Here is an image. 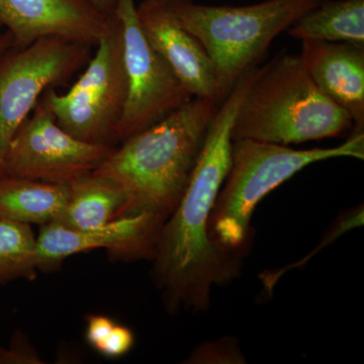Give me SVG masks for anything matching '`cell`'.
Segmentation results:
<instances>
[{"label":"cell","mask_w":364,"mask_h":364,"mask_svg":"<svg viewBox=\"0 0 364 364\" xmlns=\"http://www.w3.org/2000/svg\"><path fill=\"white\" fill-rule=\"evenodd\" d=\"M257 67L249 70L219 105L181 202L163 224L151 277L170 314L205 312L215 287L239 277L241 257L210 239V215L231 165L232 128Z\"/></svg>","instance_id":"cell-1"},{"label":"cell","mask_w":364,"mask_h":364,"mask_svg":"<svg viewBox=\"0 0 364 364\" xmlns=\"http://www.w3.org/2000/svg\"><path fill=\"white\" fill-rule=\"evenodd\" d=\"M218 107L193 97L114 148L95 172L123 191L126 200L117 218L149 214L168 219L188 188Z\"/></svg>","instance_id":"cell-2"},{"label":"cell","mask_w":364,"mask_h":364,"mask_svg":"<svg viewBox=\"0 0 364 364\" xmlns=\"http://www.w3.org/2000/svg\"><path fill=\"white\" fill-rule=\"evenodd\" d=\"M350 129L348 112L318 90L299 55L284 54L257 68L235 116L232 140L289 146Z\"/></svg>","instance_id":"cell-3"},{"label":"cell","mask_w":364,"mask_h":364,"mask_svg":"<svg viewBox=\"0 0 364 364\" xmlns=\"http://www.w3.org/2000/svg\"><path fill=\"white\" fill-rule=\"evenodd\" d=\"M340 157L363 159V132H353L336 147L309 150L254 140L233 141L229 172L210 215V239L228 252L247 253L251 219L260 200L309 165Z\"/></svg>","instance_id":"cell-4"},{"label":"cell","mask_w":364,"mask_h":364,"mask_svg":"<svg viewBox=\"0 0 364 364\" xmlns=\"http://www.w3.org/2000/svg\"><path fill=\"white\" fill-rule=\"evenodd\" d=\"M182 26L208 53L221 104L272 41L322 0H265L244 6H207L170 0Z\"/></svg>","instance_id":"cell-5"},{"label":"cell","mask_w":364,"mask_h":364,"mask_svg":"<svg viewBox=\"0 0 364 364\" xmlns=\"http://www.w3.org/2000/svg\"><path fill=\"white\" fill-rule=\"evenodd\" d=\"M97 52L70 90L60 95L55 88L41 100L57 123L79 140L117 147V132L128 95L124 61L123 28L117 14L107 21Z\"/></svg>","instance_id":"cell-6"},{"label":"cell","mask_w":364,"mask_h":364,"mask_svg":"<svg viewBox=\"0 0 364 364\" xmlns=\"http://www.w3.org/2000/svg\"><path fill=\"white\" fill-rule=\"evenodd\" d=\"M91 47L46 37L0 56V166L11 139L43 93L63 85L91 58Z\"/></svg>","instance_id":"cell-7"},{"label":"cell","mask_w":364,"mask_h":364,"mask_svg":"<svg viewBox=\"0 0 364 364\" xmlns=\"http://www.w3.org/2000/svg\"><path fill=\"white\" fill-rule=\"evenodd\" d=\"M114 14L123 28L128 81L126 107L117 132L119 144L161 121L193 97L146 39L135 0H117Z\"/></svg>","instance_id":"cell-8"},{"label":"cell","mask_w":364,"mask_h":364,"mask_svg":"<svg viewBox=\"0 0 364 364\" xmlns=\"http://www.w3.org/2000/svg\"><path fill=\"white\" fill-rule=\"evenodd\" d=\"M114 148L85 142L67 133L40 98L11 139L0 177L70 184L95 171Z\"/></svg>","instance_id":"cell-9"},{"label":"cell","mask_w":364,"mask_h":364,"mask_svg":"<svg viewBox=\"0 0 364 364\" xmlns=\"http://www.w3.org/2000/svg\"><path fill=\"white\" fill-rule=\"evenodd\" d=\"M164 223L156 215L140 214L88 230L70 229L57 222L43 225L37 236L38 268L54 272L67 258L95 249H104L116 261L152 260Z\"/></svg>","instance_id":"cell-10"},{"label":"cell","mask_w":364,"mask_h":364,"mask_svg":"<svg viewBox=\"0 0 364 364\" xmlns=\"http://www.w3.org/2000/svg\"><path fill=\"white\" fill-rule=\"evenodd\" d=\"M109 18L90 0H0V26L11 33L18 48L46 37L93 47Z\"/></svg>","instance_id":"cell-11"},{"label":"cell","mask_w":364,"mask_h":364,"mask_svg":"<svg viewBox=\"0 0 364 364\" xmlns=\"http://www.w3.org/2000/svg\"><path fill=\"white\" fill-rule=\"evenodd\" d=\"M146 39L169 64L193 97L218 102L214 67L205 48L179 21L170 0H143L136 6Z\"/></svg>","instance_id":"cell-12"},{"label":"cell","mask_w":364,"mask_h":364,"mask_svg":"<svg viewBox=\"0 0 364 364\" xmlns=\"http://www.w3.org/2000/svg\"><path fill=\"white\" fill-rule=\"evenodd\" d=\"M304 66L318 90L348 112L353 132L364 128V46L301 41Z\"/></svg>","instance_id":"cell-13"},{"label":"cell","mask_w":364,"mask_h":364,"mask_svg":"<svg viewBox=\"0 0 364 364\" xmlns=\"http://www.w3.org/2000/svg\"><path fill=\"white\" fill-rule=\"evenodd\" d=\"M69 184L0 177V217L30 225L49 224L61 217Z\"/></svg>","instance_id":"cell-14"},{"label":"cell","mask_w":364,"mask_h":364,"mask_svg":"<svg viewBox=\"0 0 364 364\" xmlns=\"http://www.w3.org/2000/svg\"><path fill=\"white\" fill-rule=\"evenodd\" d=\"M124 200L116 182L93 171L69 184L68 200L57 223L74 230L102 227L117 219Z\"/></svg>","instance_id":"cell-15"},{"label":"cell","mask_w":364,"mask_h":364,"mask_svg":"<svg viewBox=\"0 0 364 364\" xmlns=\"http://www.w3.org/2000/svg\"><path fill=\"white\" fill-rule=\"evenodd\" d=\"M287 32L301 41L364 46V0H322Z\"/></svg>","instance_id":"cell-16"},{"label":"cell","mask_w":364,"mask_h":364,"mask_svg":"<svg viewBox=\"0 0 364 364\" xmlns=\"http://www.w3.org/2000/svg\"><path fill=\"white\" fill-rule=\"evenodd\" d=\"M37 236L32 225L0 217V286L37 279Z\"/></svg>","instance_id":"cell-17"},{"label":"cell","mask_w":364,"mask_h":364,"mask_svg":"<svg viewBox=\"0 0 364 364\" xmlns=\"http://www.w3.org/2000/svg\"><path fill=\"white\" fill-rule=\"evenodd\" d=\"M363 225V208H354L349 212L345 213L344 215H340L337 222L330 229V231L326 234L325 238L322 239L320 245L313 251L312 253L309 254L306 258L299 260L296 264H291L289 267L280 268L279 270H273V272H265L261 273L260 279L262 280L263 287L267 289L268 293L272 294V289H274L275 284H277L280 277L287 272V270L293 269V268L303 267L309 260L312 258L314 254L317 251L322 250L326 245H330L339 238L340 236L346 233V232L353 230L354 228H358Z\"/></svg>","instance_id":"cell-18"},{"label":"cell","mask_w":364,"mask_h":364,"mask_svg":"<svg viewBox=\"0 0 364 364\" xmlns=\"http://www.w3.org/2000/svg\"><path fill=\"white\" fill-rule=\"evenodd\" d=\"M186 363L214 364V363H245L240 346L236 339L231 337L214 340L198 345L191 352Z\"/></svg>","instance_id":"cell-19"},{"label":"cell","mask_w":364,"mask_h":364,"mask_svg":"<svg viewBox=\"0 0 364 364\" xmlns=\"http://www.w3.org/2000/svg\"><path fill=\"white\" fill-rule=\"evenodd\" d=\"M117 322L109 316L91 314L86 318L85 339L100 353Z\"/></svg>","instance_id":"cell-20"},{"label":"cell","mask_w":364,"mask_h":364,"mask_svg":"<svg viewBox=\"0 0 364 364\" xmlns=\"http://www.w3.org/2000/svg\"><path fill=\"white\" fill-rule=\"evenodd\" d=\"M39 354L30 344L26 343L23 335H14L9 348L0 346V364H42Z\"/></svg>","instance_id":"cell-21"},{"label":"cell","mask_w":364,"mask_h":364,"mask_svg":"<svg viewBox=\"0 0 364 364\" xmlns=\"http://www.w3.org/2000/svg\"><path fill=\"white\" fill-rule=\"evenodd\" d=\"M135 344V336L130 328L117 323L100 354L107 358H119L128 354Z\"/></svg>","instance_id":"cell-22"},{"label":"cell","mask_w":364,"mask_h":364,"mask_svg":"<svg viewBox=\"0 0 364 364\" xmlns=\"http://www.w3.org/2000/svg\"><path fill=\"white\" fill-rule=\"evenodd\" d=\"M90 1L100 13L107 16H112L116 11L117 0H90Z\"/></svg>","instance_id":"cell-23"},{"label":"cell","mask_w":364,"mask_h":364,"mask_svg":"<svg viewBox=\"0 0 364 364\" xmlns=\"http://www.w3.org/2000/svg\"><path fill=\"white\" fill-rule=\"evenodd\" d=\"M14 46V38L9 31H4V33H0V56L6 52L9 48Z\"/></svg>","instance_id":"cell-24"}]
</instances>
